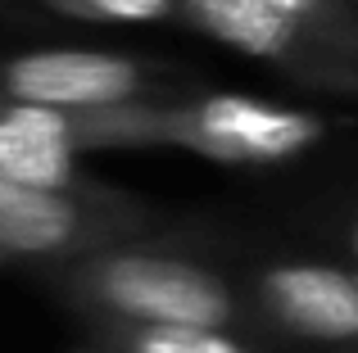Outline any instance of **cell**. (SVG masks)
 <instances>
[{
  "mask_svg": "<svg viewBox=\"0 0 358 353\" xmlns=\"http://www.w3.org/2000/svg\"><path fill=\"white\" fill-rule=\"evenodd\" d=\"M350 254H354V272H358V218H354V227H350Z\"/></svg>",
  "mask_w": 358,
  "mask_h": 353,
  "instance_id": "cell-11",
  "label": "cell"
},
{
  "mask_svg": "<svg viewBox=\"0 0 358 353\" xmlns=\"http://www.w3.org/2000/svg\"><path fill=\"white\" fill-rule=\"evenodd\" d=\"M105 353H263L236 331L209 326H96Z\"/></svg>",
  "mask_w": 358,
  "mask_h": 353,
  "instance_id": "cell-8",
  "label": "cell"
},
{
  "mask_svg": "<svg viewBox=\"0 0 358 353\" xmlns=\"http://www.w3.org/2000/svg\"><path fill=\"white\" fill-rule=\"evenodd\" d=\"M45 285L91 326H209L236 331L245 303L209 263L150 249L136 240L41 267Z\"/></svg>",
  "mask_w": 358,
  "mask_h": 353,
  "instance_id": "cell-1",
  "label": "cell"
},
{
  "mask_svg": "<svg viewBox=\"0 0 358 353\" xmlns=\"http://www.w3.org/2000/svg\"><path fill=\"white\" fill-rule=\"evenodd\" d=\"M155 227L150 204L114 186L96 190H41L0 176V263H73L82 254L136 240Z\"/></svg>",
  "mask_w": 358,
  "mask_h": 353,
  "instance_id": "cell-3",
  "label": "cell"
},
{
  "mask_svg": "<svg viewBox=\"0 0 358 353\" xmlns=\"http://www.w3.org/2000/svg\"><path fill=\"white\" fill-rule=\"evenodd\" d=\"M164 100L114 109H45L0 100V176L41 190H96L82 172L87 150H159Z\"/></svg>",
  "mask_w": 358,
  "mask_h": 353,
  "instance_id": "cell-2",
  "label": "cell"
},
{
  "mask_svg": "<svg viewBox=\"0 0 358 353\" xmlns=\"http://www.w3.org/2000/svg\"><path fill=\"white\" fill-rule=\"evenodd\" d=\"M78 23H164L177 18V0H41Z\"/></svg>",
  "mask_w": 358,
  "mask_h": 353,
  "instance_id": "cell-10",
  "label": "cell"
},
{
  "mask_svg": "<svg viewBox=\"0 0 358 353\" xmlns=\"http://www.w3.org/2000/svg\"><path fill=\"white\" fill-rule=\"evenodd\" d=\"M164 73L114 50H27L0 59V100L45 109H114L155 100Z\"/></svg>",
  "mask_w": 358,
  "mask_h": 353,
  "instance_id": "cell-6",
  "label": "cell"
},
{
  "mask_svg": "<svg viewBox=\"0 0 358 353\" xmlns=\"http://www.w3.org/2000/svg\"><path fill=\"white\" fill-rule=\"evenodd\" d=\"M277 14L304 27L313 41L331 45L336 54L358 63V5L354 0H268Z\"/></svg>",
  "mask_w": 358,
  "mask_h": 353,
  "instance_id": "cell-9",
  "label": "cell"
},
{
  "mask_svg": "<svg viewBox=\"0 0 358 353\" xmlns=\"http://www.w3.org/2000/svg\"><path fill=\"white\" fill-rule=\"evenodd\" d=\"M177 18L200 27L204 36L250 54L259 63L290 73L295 82L327 96H358V63L313 41L268 0H177Z\"/></svg>",
  "mask_w": 358,
  "mask_h": 353,
  "instance_id": "cell-5",
  "label": "cell"
},
{
  "mask_svg": "<svg viewBox=\"0 0 358 353\" xmlns=\"http://www.w3.org/2000/svg\"><path fill=\"white\" fill-rule=\"evenodd\" d=\"M168 150H191L213 163H286L327 136V118L254 96H200L159 114Z\"/></svg>",
  "mask_w": 358,
  "mask_h": 353,
  "instance_id": "cell-4",
  "label": "cell"
},
{
  "mask_svg": "<svg viewBox=\"0 0 358 353\" xmlns=\"http://www.w3.org/2000/svg\"><path fill=\"white\" fill-rule=\"evenodd\" d=\"M254 313L308 345H358V272L331 263H272L250 285Z\"/></svg>",
  "mask_w": 358,
  "mask_h": 353,
  "instance_id": "cell-7",
  "label": "cell"
}]
</instances>
